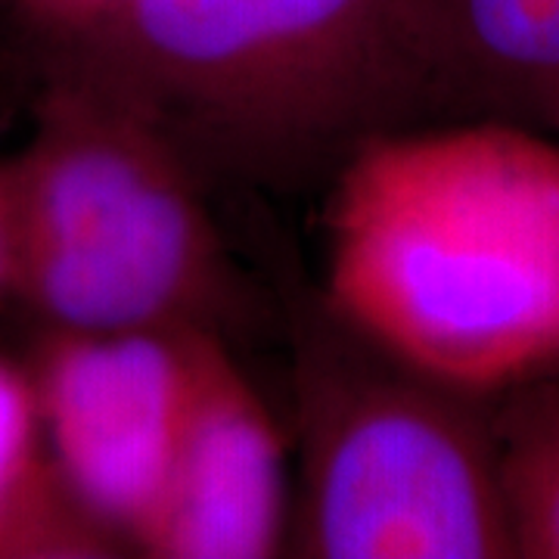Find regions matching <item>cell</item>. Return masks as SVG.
<instances>
[{
  "instance_id": "11",
  "label": "cell",
  "mask_w": 559,
  "mask_h": 559,
  "mask_svg": "<svg viewBox=\"0 0 559 559\" xmlns=\"http://www.w3.org/2000/svg\"><path fill=\"white\" fill-rule=\"evenodd\" d=\"M16 308V209L10 168L0 159V311Z\"/></svg>"
},
{
  "instance_id": "1",
  "label": "cell",
  "mask_w": 559,
  "mask_h": 559,
  "mask_svg": "<svg viewBox=\"0 0 559 559\" xmlns=\"http://www.w3.org/2000/svg\"><path fill=\"white\" fill-rule=\"evenodd\" d=\"M323 299L463 389L559 380V146L507 121L364 143L326 190Z\"/></svg>"
},
{
  "instance_id": "12",
  "label": "cell",
  "mask_w": 559,
  "mask_h": 559,
  "mask_svg": "<svg viewBox=\"0 0 559 559\" xmlns=\"http://www.w3.org/2000/svg\"><path fill=\"white\" fill-rule=\"evenodd\" d=\"M557 131H559V121H557Z\"/></svg>"
},
{
  "instance_id": "5",
  "label": "cell",
  "mask_w": 559,
  "mask_h": 559,
  "mask_svg": "<svg viewBox=\"0 0 559 559\" xmlns=\"http://www.w3.org/2000/svg\"><path fill=\"white\" fill-rule=\"evenodd\" d=\"M200 333L28 326L25 364L62 485L121 554H138L178 457ZM205 336V333H202Z\"/></svg>"
},
{
  "instance_id": "4",
  "label": "cell",
  "mask_w": 559,
  "mask_h": 559,
  "mask_svg": "<svg viewBox=\"0 0 559 559\" xmlns=\"http://www.w3.org/2000/svg\"><path fill=\"white\" fill-rule=\"evenodd\" d=\"M299 500L286 554L510 559L495 399L389 352L323 299L289 301Z\"/></svg>"
},
{
  "instance_id": "3",
  "label": "cell",
  "mask_w": 559,
  "mask_h": 559,
  "mask_svg": "<svg viewBox=\"0 0 559 559\" xmlns=\"http://www.w3.org/2000/svg\"><path fill=\"white\" fill-rule=\"evenodd\" d=\"M16 308L28 326L205 333L234 352L286 333L289 305L230 246L221 200L143 121L69 84H40L7 156Z\"/></svg>"
},
{
  "instance_id": "8",
  "label": "cell",
  "mask_w": 559,
  "mask_h": 559,
  "mask_svg": "<svg viewBox=\"0 0 559 559\" xmlns=\"http://www.w3.org/2000/svg\"><path fill=\"white\" fill-rule=\"evenodd\" d=\"M112 557L121 547L57 473L28 364L0 352V559Z\"/></svg>"
},
{
  "instance_id": "2",
  "label": "cell",
  "mask_w": 559,
  "mask_h": 559,
  "mask_svg": "<svg viewBox=\"0 0 559 559\" xmlns=\"http://www.w3.org/2000/svg\"><path fill=\"white\" fill-rule=\"evenodd\" d=\"M399 0H121L35 84L143 121L218 200L326 193L401 131Z\"/></svg>"
},
{
  "instance_id": "6",
  "label": "cell",
  "mask_w": 559,
  "mask_h": 559,
  "mask_svg": "<svg viewBox=\"0 0 559 559\" xmlns=\"http://www.w3.org/2000/svg\"><path fill=\"white\" fill-rule=\"evenodd\" d=\"M286 441L240 352L197 336L193 389L168 491L138 557L271 559L286 554Z\"/></svg>"
},
{
  "instance_id": "9",
  "label": "cell",
  "mask_w": 559,
  "mask_h": 559,
  "mask_svg": "<svg viewBox=\"0 0 559 559\" xmlns=\"http://www.w3.org/2000/svg\"><path fill=\"white\" fill-rule=\"evenodd\" d=\"M495 439L516 557L559 559V380L498 395Z\"/></svg>"
},
{
  "instance_id": "10",
  "label": "cell",
  "mask_w": 559,
  "mask_h": 559,
  "mask_svg": "<svg viewBox=\"0 0 559 559\" xmlns=\"http://www.w3.org/2000/svg\"><path fill=\"white\" fill-rule=\"evenodd\" d=\"M121 0H0L16 53L38 84L100 32Z\"/></svg>"
},
{
  "instance_id": "7",
  "label": "cell",
  "mask_w": 559,
  "mask_h": 559,
  "mask_svg": "<svg viewBox=\"0 0 559 559\" xmlns=\"http://www.w3.org/2000/svg\"><path fill=\"white\" fill-rule=\"evenodd\" d=\"M401 131L507 121L557 131L559 0H399Z\"/></svg>"
}]
</instances>
